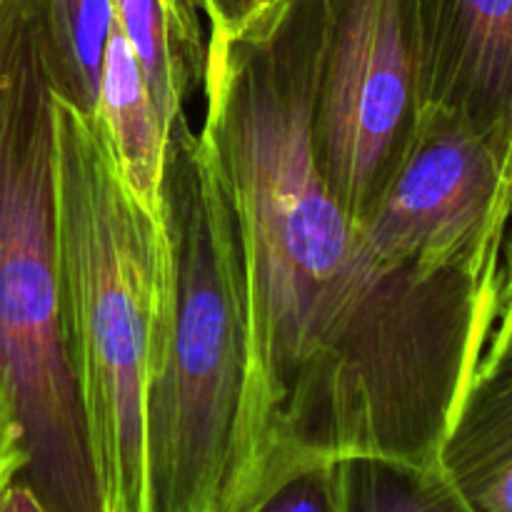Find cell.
Masks as SVG:
<instances>
[{
	"label": "cell",
	"instance_id": "6da1fadb",
	"mask_svg": "<svg viewBox=\"0 0 512 512\" xmlns=\"http://www.w3.org/2000/svg\"><path fill=\"white\" fill-rule=\"evenodd\" d=\"M318 0L208 38L200 140L235 210L248 373L223 512L315 463L435 468L500 283L383 258L315 165Z\"/></svg>",
	"mask_w": 512,
	"mask_h": 512
},
{
	"label": "cell",
	"instance_id": "7a4b0ae2",
	"mask_svg": "<svg viewBox=\"0 0 512 512\" xmlns=\"http://www.w3.org/2000/svg\"><path fill=\"white\" fill-rule=\"evenodd\" d=\"M60 325L103 512H148L145 380L163 223L135 203L98 115L53 93Z\"/></svg>",
	"mask_w": 512,
	"mask_h": 512
},
{
	"label": "cell",
	"instance_id": "3957f363",
	"mask_svg": "<svg viewBox=\"0 0 512 512\" xmlns=\"http://www.w3.org/2000/svg\"><path fill=\"white\" fill-rule=\"evenodd\" d=\"M165 283L145 380L148 512H223L248 373L235 210L213 155L175 115L165 138Z\"/></svg>",
	"mask_w": 512,
	"mask_h": 512
},
{
	"label": "cell",
	"instance_id": "277c9868",
	"mask_svg": "<svg viewBox=\"0 0 512 512\" xmlns=\"http://www.w3.org/2000/svg\"><path fill=\"white\" fill-rule=\"evenodd\" d=\"M0 363L45 512H103L60 325L43 0H0Z\"/></svg>",
	"mask_w": 512,
	"mask_h": 512
},
{
	"label": "cell",
	"instance_id": "5b68a950",
	"mask_svg": "<svg viewBox=\"0 0 512 512\" xmlns=\"http://www.w3.org/2000/svg\"><path fill=\"white\" fill-rule=\"evenodd\" d=\"M310 140L315 165L363 225L383 200L423 118L415 0H318Z\"/></svg>",
	"mask_w": 512,
	"mask_h": 512
},
{
	"label": "cell",
	"instance_id": "8992f818",
	"mask_svg": "<svg viewBox=\"0 0 512 512\" xmlns=\"http://www.w3.org/2000/svg\"><path fill=\"white\" fill-rule=\"evenodd\" d=\"M512 223V135L423 110L403 165L363 223L383 258L500 283Z\"/></svg>",
	"mask_w": 512,
	"mask_h": 512
},
{
	"label": "cell",
	"instance_id": "52a82bcc",
	"mask_svg": "<svg viewBox=\"0 0 512 512\" xmlns=\"http://www.w3.org/2000/svg\"><path fill=\"white\" fill-rule=\"evenodd\" d=\"M423 108L512 135V0H415Z\"/></svg>",
	"mask_w": 512,
	"mask_h": 512
},
{
	"label": "cell",
	"instance_id": "ba28073f",
	"mask_svg": "<svg viewBox=\"0 0 512 512\" xmlns=\"http://www.w3.org/2000/svg\"><path fill=\"white\" fill-rule=\"evenodd\" d=\"M438 468L473 512H512V298L450 415Z\"/></svg>",
	"mask_w": 512,
	"mask_h": 512
},
{
	"label": "cell",
	"instance_id": "9c48e42d",
	"mask_svg": "<svg viewBox=\"0 0 512 512\" xmlns=\"http://www.w3.org/2000/svg\"><path fill=\"white\" fill-rule=\"evenodd\" d=\"M95 115L108 133L118 168L135 203L160 223L165 128L158 118L143 68L118 23L105 43Z\"/></svg>",
	"mask_w": 512,
	"mask_h": 512
},
{
	"label": "cell",
	"instance_id": "30bf717a",
	"mask_svg": "<svg viewBox=\"0 0 512 512\" xmlns=\"http://www.w3.org/2000/svg\"><path fill=\"white\" fill-rule=\"evenodd\" d=\"M115 23L128 38L165 135L195 88H203L208 33L198 0H113Z\"/></svg>",
	"mask_w": 512,
	"mask_h": 512
},
{
	"label": "cell",
	"instance_id": "8fae6325",
	"mask_svg": "<svg viewBox=\"0 0 512 512\" xmlns=\"http://www.w3.org/2000/svg\"><path fill=\"white\" fill-rule=\"evenodd\" d=\"M113 0H43L45 63L53 93L95 115Z\"/></svg>",
	"mask_w": 512,
	"mask_h": 512
},
{
	"label": "cell",
	"instance_id": "7c38bea8",
	"mask_svg": "<svg viewBox=\"0 0 512 512\" xmlns=\"http://www.w3.org/2000/svg\"><path fill=\"white\" fill-rule=\"evenodd\" d=\"M343 512H473L440 468L378 458L340 460Z\"/></svg>",
	"mask_w": 512,
	"mask_h": 512
},
{
	"label": "cell",
	"instance_id": "4fadbf2b",
	"mask_svg": "<svg viewBox=\"0 0 512 512\" xmlns=\"http://www.w3.org/2000/svg\"><path fill=\"white\" fill-rule=\"evenodd\" d=\"M230 512H343L340 460L305 465L268 480Z\"/></svg>",
	"mask_w": 512,
	"mask_h": 512
},
{
	"label": "cell",
	"instance_id": "5bb4252c",
	"mask_svg": "<svg viewBox=\"0 0 512 512\" xmlns=\"http://www.w3.org/2000/svg\"><path fill=\"white\" fill-rule=\"evenodd\" d=\"M25 465H28V453H25L23 420H20L13 385L0 363V495L10 488L13 480L20 478Z\"/></svg>",
	"mask_w": 512,
	"mask_h": 512
},
{
	"label": "cell",
	"instance_id": "9a60e30c",
	"mask_svg": "<svg viewBox=\"0 0 512 512\" xmlns=\"http://www.w3.org/2000/svg\"><path fill=\"white\" fill-rule=\"evenodd\" d=\"M198 3L208 20V38H235L283 8L288 0H198Z\"/></svg>",
	"mask_w": 512,
	"mask_h": 512
},
{
	"label": "cell",
	"instance_id": "2e32d148",
	"mask_svg": "<svg viewBox=\"0 0 512 512\" xmlns=\"http://www.w3.org/2000/svg\"><path fill=\"white\" fill-rule=\"evenodd\" d=\"M512 298V223L503 243V260H500V300Z\"/></svg>",
	"mask_w": 512,
	"mask_h": 512
}]
</instances>
